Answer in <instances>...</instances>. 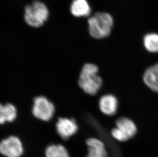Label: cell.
<instances>
[{"label": "cell", "instance_id": "1", "mask_svg": "<svg viewBox=\"0 0 158 157\" xmlns=\"http://www.w3.org/2000/svg\"><path fill=\"white\" fill-rule=\"evenodd\" d=\"M98 67L94 64L86 63L82 67L78 83L85 94L95 95L101 89L102 80L98 75Z\"/></svg>", "mask_w": 158, "mask_h": 157}, {"label": "cell", "instance_id": "2", "mask_svg": "<svg viewBox=\"0 0 158 157\" xmlns=\"http://www.w3.org/2000/svg\"><path fill=\"white\" fill-rule=\"evenodd\" d=\"M88 23L90 35L94 38L100 39L110 35L113 27L114 19L110 14L99 12L90 17Z\"/></svg>", "mask_w": 158, "mask_h": 157}, {"label": "cell", "instance_id": "3", "mask_svg": "<svg viewBox=\"0 0 158 157\" xmlns=\"http://www.w3.org/2000/svg\"><path fill=\"white\" fill-rule=\"evenodd\" d=\"M49 17V11L43 2L36 1L26 6L24 18L29 26L39 28L43 25Z\"/></svg>", "mask_w": 158, "mask_h": 157}, {"label": "cell", "instance_id": "4", "mask_svg": "<svg viewBox=\"0 0 158 157\" xmlns=\"http://www.w3.org/2000/svg\"><path fill=\"white\" fill-rule=\"evenodd\" d=\"M55 112L53 103L46 96L40 95L33 99L32 113L36 119L49 122L53 117Z\"/></svg>", "mask_w": 158, "mask_h": 157}, {"label": "cell", "instance_id": "5", "mask_svg": "<svg viewBox=\"0 0 158 157\" xmlns=\"http://www.w3.org/2000/svg\"><path fill=\"white\" fill-rule=\"evenodd\" d=\"M24 153L22 142L18 137L10 136L0 142V154L6 157H21Z\"/></svg>", "mask_w": 158, "mask_h": 157}, {"label": "cell", "instance_id": "6", "mask_svg": "<svg viewBox=\"0 0 158 157\" xmlns=\"http://www.w3.org/2000/svg\"><path fill=\"white\" fill-rule=\"evenodd\" d=\"M58 135L63 139H68L77 132L78 126L74 119L69 117H60L56 123Z\"/></svg>", "mask_w": 158, "mask_h": 157}, {"label": "cell", "instance_id": "7", "mask_svg": "<svg viewBox=\"0 0 158 157\" xmlns=\"http://www.w3.org/2000/svg\"><path fill=\"white\" fill-rule=\"evenodd\" d=\"M99 108L106 115L113 116L117 112L118 102L115 96L107 94L102 96L99 100Z\"/></svg>", "mask_w": 158, "mask_h": 157}, {"label": "cell", "instance_id": "8", "mask_svg": "<svg viewBox=\"0 0 158 157\" xmlns=\"http://www.w3.org/2000/svg\"><path fill=\"white\" fill-rule=\"evenodd\" d=\"M88 153L86 157H108L106 146L102 140L90 138L86 141Z\"/></svg>", "mask_w": 158, "mask_h": 157}, {"label": "cell", "instance_id": "9", "mask_svg": "<svg viewBox=\"0 0 158 157\" xmlns=\"http://www.w3.org/2000/svg\"><path fill=\"white\" fill-rule=\"evenodd\" d=\"M116 126L128 139L133 138L137 132V128L134 122L127 117H122L117 119Z\"/></svg>", "mask_w": 158, "mask_h": 157}, {"label": "cell", "instance_id": "10", "mask_svg": "<svg viewBox=\"0 0 158 157\" xmlns=\"http://www.w3.org/2000/svg\"><path fill=\"white\" fill-rule=\"evenodd\" d=\"M143 78L148 87L158 93V63L148 67L145 71Z\"/></svg>", "mask_w": 158, "mask_h": 157}, {"label": "cell", "instance_id": "11", "mask_svg": "<svg viewBox=\"0 0 158 157\" xmlns=\"http://www.w3.org/2000/svg\"><path fill=\"white\" fill-rule=\"evenodd\" d=\"M18 110L14 104L0 103V125L6 123H12L17 119Z\"/></svg>", "mask_w": 158, "mask_h": 157}, {"label": "cell", "instance_id": "12", "mask_svg": "<svg viewBox=\"0 0 158 157\" xmlns=\"http://www.w3.org/2000/svg\"><path fill=\"white\" fill-rule=\"evenodd\" d=\"M70 10L71 14L77 18L87 17L91 12V7L87 0H74Z\"/></svg>", "mask_w": 158, "mask_h": 157}, {"label": "cell", "instance_id": "13", "mask_svg": "<svg viewBox=\"0 0 158 157\" xmlns=\"http://www.w3.org/2000/svg\"><path fill=\"white\" fill-rule=\"evenodd\" d=\"M46 157H70L67 148L61 144H53L49 145L45 151Z\"/></svg>", "mask_w": 158, "mask_h": 157}, {"label": "cell", "instance_id": "14", "mask_svg": "<svg viewBox=\"0 0 158 157\" xmlns=\"http://www.w3.org/2000/svg\"><path fill=\"white\" fill-rule=\"evenodd\" d=\"M143 45L150 53H158V34L151 33L146 34L143 38Z\"/></svg>", "mask_w": 158, "mask_h": 157}, {"label": "cell", "instance_id": "15", "mask_svg": "<svg viewBox=\"0 0 158 157\" xmlns=\"http://www.w3.org/2000/svg\"><path fill=\"white\" fill-rule=\"evenodd\" d=\"M111 135L115 140H116L119 141V142H125V141H127L129 140L116 127H114V129H112V131H111Z\"/></svg>", "mask_w": 158, "mask_h": 157}]
</instances>
